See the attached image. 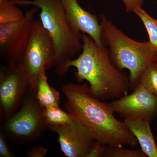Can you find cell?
Listing matches in <instances>:
<instances>
[{"mask_svg": "<svg viewBox=\"0 0 157 157\" xmlns=\"http://www.w3.org/2000/svg\"><path fill=\"white\" fill-rule=\"evenodd\" d=\"M8 138L0 131V157H14L15 155L10 150L8 145Z\"/></svg>", "mask_w": 157, "mask_h": 157, "instance_id": "cell-19", "label": "cell"}, {"mask_svg": "<svg viewBox=\"0 0 157 157\" xmlns=\"http://www.w3.org/2000/svg\"><path fill=\"white\" fill-rule=\"evenodd\" d=\"M124 122L136 137L146 156L157 157V146L151 128V122L134 119H124Z\"/></svg>", "mask_w": 157, "mask_h": 157, "instance_id": "cell-12", "label": "cell"}, {"mask_svg": "<svg viewBox=\"0 0 157 157\" xmlns=\"http://www.w3.org/2000/svg\"><path fill=\"white\" fill-rule=\"evenodd\" d=\"M109 104L114 113L124 119L151 122L157 117V97L139 85L131 94L113 100Z\"/></svg>", "mask_w": 157, "mask_h": 157, "instance_id": "cell-9", "label": "cell"}, {"mask_svg": "<svg viewBox=\"0 0 157 157\" xmlns=\"http://www.w3.org/2000/svg\"><path fill=\"white\" fill-rule=\"evenodd\" d=\"M39 9L36 7L25 13L19 21L0 25V52L2 61L6 65L18 62L27 42L35 15Z\"/></svg>", "mask_w": 157, "mask_h": 157, "instance_id": "cell-8", "label": "cell"}, {"mask_svg": "<svg viewBox=\"0 0 157 157\" xmlns=\"http://www.w3.org/2000/svg\"><path fill=\"white\" fill-rule=\"evenodd\" d=\"M123 3L127 12H134L135 9L142 8L143 0H117Z\"/></svg>", "mask_w": 157, "mask_h": 157, "instance_id": "cell-21", "label": "cell"}, {"mask_svg": "<svg viewBox=\"0 0 157 157\" xmlns=\"http://www.w3.org/2000/svg\"><path fill=\"white\" fill-rule=\"evenodd\" d=\"M2 122L1 131L15 144H28L44 135L48 125L36 90L31 85L18 110Z\"/></svg>", "mask_w": 157, "mask_h": 157, "instance_id": "cell-5", "label": "cell"}, {"mask_svg": "<svg viewBox=\"0 0 157 157\" xmlns=\"http://www.w3.org/2000/svg\"><path fill=\"white\" fill-rule=\"evenodd\" d=\"M81 52L68 63L76 69L78 81L86 80L93 94L101 101L114 100L127 94L130 76L115 67L106 46H101L89 35L82 33Z\"/></svg>", "mask_w": 157, "mask_h": 157, "instance_id": "cell-2", "label": "cell"}, {"mask_svg": "<svg viewBox=\"0 0 157 157\" xmlns=\"http://www.w3.org/2000/svg\"></svg>", "mask_w": 157, "mask_h": 157, "instance_id": "cell-24", "label": "cell"}, {"mask_svg": "<svg viewBox=\"0 0 157 157\" xmlns=\"http://www.w3.org/2000/svg\"><path fill=\"white\" fill-rule=\"evenodd\" d=\"M14 0H0V25L19 21L25 14Z\"/></svg>", "mask_w": 157, "mask_h": 157, "instance_id": "cell-14", "label": "cell"}, {"mask_svg": "<svg viewBox=\"0 0 157 157\" xmlns=\"http://www.w3.org/2000/svg\"><path fill=\"white\" fill-rule=\"evenodd\" d=\"M102 157H147L141 149L126 148L124 145H106Z\"/></svg>", "mask_w": 157, "mask_h": 157, "instance_id": "cell-18", "label": "cell"}, {"mask_svg": "<svg viewBox=\"0 0 157 157\" xmlns=\"http://www.w3.org/2000/svg\"><path fill=\"white\" fill-rule=\"evenodd\" d=\"M26 154L29 157H45L47 155V151L43 147H35L27 152Z\"/></svg>", "mask_w": 157, "mask_h": 157, "instance_id": "cell-22", "label": "cell"}, {"mask_svg": "<svg viewBox=\"0 0 157 157\" xmlns=\"http://www.w3.org/2000/svg\"><path fill=\"white\" fill-rule=\"evenodd\" d=\"M145 27L149 37V43L153 50L157 54V18L152 17L142 8L134 11Z\"/></svg>", "mask_w": 157, "mask_h": 157, "instance_id": "cell-16", "label": "cell"}, {"mask_svg": "<svg viewBox=\"0 0 157 157\" xmlns=\"http://www.w3.org/2000/svg\"><path fill=\"white\" fill-rule=\"evenodd\" d=\"M61 90L66 98V111L83 125L96 141L104 145L133 148L139 145L124 121L115 117L109 103L95 97L87 82L66 83Z\"/></svg>", "mask_w": 157, "mask_h": 157, "instance_id": "cell-1", "label": "cell"}, {"mask_svg": "<svg viewBox=\"0 0 157 157\" xmlns=\"http://www.w3.org/2000/svg\"><path fill=\"white\" fill-rule=\"evenodd\" d=\"M17 63L27 76L31 86L35 89L42 70L55 67V48L40 20L34 19L27 42Z\"/></svg>", "mask_w": 157, "mask_h": 157, "instance_id": "cell-6", "label": "cell"}, {"mask_svg": "<svg viewBox=\"0 0 157 157\" xmlns=\"http://www.w3.org/2000/svg\"><path fill=\"white\" fill-rule=\"evenodd\" d=\"M137 85L145 88L157 97V62L150 64L143 70L137 80Z\"/></svg>", "mask_w": 157, "mask_h": 157, "instance_id": "cell-17", "label": "cell"}, {"mask_svg": "<svg viewBox=\"0 0 157 157\" xmlns=\"http://www.w3.org/2000/svg\"><path fill=\"white\" fill-rule=\"evenodd\" d=\"M45 69L40 74L36 86V95L42 108L59 106V93L48 83Z\"/></svg>", "mask_w": 157, "mask_h": 157, "instance_id": "cell-13", "label": "cell"}, {"mask_svg": "<svg viewBox=\"0 0 157 157\" xmlns=\"http://www.w3.org/2000/svg\"><path fill=\"white\" fill-rule=\"evenodd\" d=\"M100 18L111 60L119 70H128L130 89L133 90L143 70L150 64L157 62V54L152 49L148 42L135 41L124 33L104 14Z\"/></svg>", "mask_w": 157, "mask_h": 157, "instance_id": "cell-4", "label": "cell"}, {"mask_svg": "<svg viewBox=\"0 0 157 157\" xmlns=\"http://www.w3.org/2000/svg\"><path fill=\"white\" fill-rule=\"evenodd\" d=\"M106 146V145L95 140L87 157H102Z\"/></svg>", "mask_w": 157, "mask_h": 157, "instance_id": "cell-20", "label": "cell"}, {"mask_svg": "<svg viewBox=\"0 0 157 157\" xmlns=\"http://www.w3.org/2000/svg\"><path fill=\"white\" fill-rule=\"evenodd\" d=\"M48 128L58 135L61 151L65 156L87 157L95 140L87 129L75 120L66 124L50 126Z\"/></svg>", "mask_w": 157, "mask_h": 157, "instance_id": "cell-10", "label": "cell"}, {"mask_svg": "<svg viewBox=\"0 0 157 157\" xmlns=\"http://www.w3.org/2000/svg\"><path fill=\"white\" fill-rule=\"evenodd\" d=\"M43 112L48 127L66 124L74 121L70 113L62 109L59 106L44 107Z\"/></svg>", "mask_w": 157, "mask_h": 157, "instance_id": "cell-15", "label": "cell"}, {"mask_svg": "<svg viewBox=\"0 0 157 157\" xmlns=\"http://www.w3.org/2000/svg\"><path fill=\"white\" fill-rule=\"evenodd\" d=\"M17 5H33L40 10L39 20L52 39L56 53L55 72L59 76L69 71L68 63L80 53L82 33L69 19L60 0H20Z\"/></svg>", "mask_w": 157, "mask_h": 157, "instance_id": "cell-3", "label": "cell"}, {"mask_svg": "<svg viewBox=\"0 0 157 157\" xmlns=\"http://www.w3.org/2000/svg\"><path fill=\"white\" fill-rule=\"evenodd\" d=\"M15 1H20V0H15Z\"/></svg>", "mask_w": 157, "mask_h": 157, "instance_id": "cell-23", "label": "cell"}, {"mask_svg": "<svg viewBox=\"0 0 157 157\" xmlns=\"http://www.w3.org/2000/svg\"><path fill=\"white\" fill-rule=\"evenodd\" d=\"M30 85L18 63L2 67L0 70L1 122L10 117L21 106Z\"/></svg>", "mask_w": 157, "mask_h": 157, "instance_id": "cell-7", "label": "cell"}, {"mask_svg": "<svg viewBox=\"0 0 157 157\" xmlns=\"http://www.w3.org/2000/svg\"><path fill=\"white\" fill-rule=\"evenodd\" d=\"M64 10L73 25L82 33L89 35L101 46H106L98 16L84 10L78 0H60Z\"/></svg>", "mask_w": 157, "mask_h": 157, "instance_id": "cell-11", "label": "cell"}]
</instances>
